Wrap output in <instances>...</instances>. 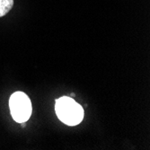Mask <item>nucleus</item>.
I'll return each mask as SVG.
<instances>
[{
    "mask_svg": "<svg viewBox=\"0 0 150 150\" xmlns=\"http://www.w3.org/2000/svg\"><path fill=\"white\" fill-rule=\"evenodd\" d=\"M13 0H0V17L6 16L12 9Z\"/></svg>",
    "mask_w": 150,
    "mask_h": 150,
    "instance_id": "obj_3",
    "label": "nucleus"
},
{
    "mask_svg": "<svg viewBox=\"0 0 150 150\" xmlns=\"http://www.w3.org/2000/svg\"><path fill=\"white\" fill-rule=\"evenodd\" d=\"M56 114L63 123L69 126H76L84 119V110L74 98L62 96L56 100Z\"/></svg>",
    "mask_w": 150,
    "mask_h": 150,
    "instance_id": "obj_1",
    "label": "nucleus"
},
{
    "mask_svg": "<svg viewBox=\"0 0 150 150\" xmlns=\"http://www.w3.org/2000/svg\"><path fill=\"white\" fill-rule=\"evenodd\" d=\"M9 108L13 119L18 123L26 122L32 115L33 107L29 96L23 92L13 93L9 99Z\"/></svg>",
    "mask_w": 150,
    "mask_h": 150,
    "instance_id": "obj_2",
    "label": "nucleus"
},
{
    "mask_svg": "<svg viewBox=\"0 0 150 150\" xmlns=\"http://www.w3.org/2000/svg\"><path fill=\"white\" fill-rule=\"evenodd\" d=\"M75 96H76V94H75L74 93H70V95H69V97H71V98H74Z\"/></svg>",
    "mask_w": 150,
    "mask_h": 150,
    "instance_id": "obj_4",
    "label": "nucleus"
}]
</instances>
